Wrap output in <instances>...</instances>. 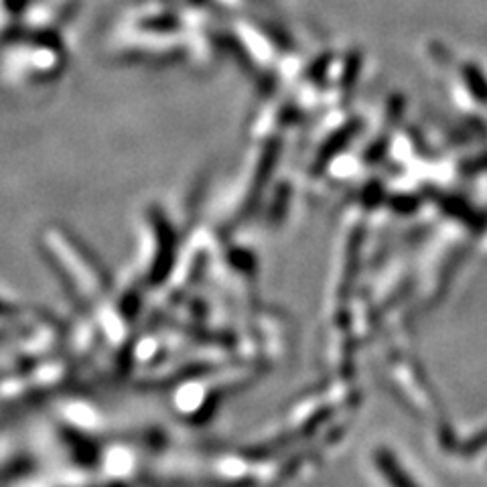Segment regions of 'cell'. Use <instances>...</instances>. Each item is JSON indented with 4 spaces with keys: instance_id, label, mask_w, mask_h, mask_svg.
Masks as SVG:
<instances>
[{
    "instance_id": "6da1fadb",
    "label": "cell",
    "mask_w": 487,
    "mask_h": 487,
    "mask_svg": "<svg viewBox=\"0 0 487 487\" xmlns=\"http://www.w3.org/2000/svg\"><path fill=\"white\" fill-rule=\"evenodd\" d=\"M376 459H378V465H379V471H382L384 477L392 483V487H419L417 483L412 482L411 475L404 474V469L396 463V459H394L392 453L379 451Z\"/></svg>"
},
{
    "instance_id": "7a4b0ae2",
    "label": "cell",
    "mask_w": 487,
    "mask_h": 487,
    "mask_svg": "<svg viewBox=\"0 0 487 487\" xmlns=\"http://www.w3.org/2000/svg\"><path fill=\"white\" fill-rule=\"evenodd\" d=\"M483 447H487V431L474 436V439L469 441V445L465 447V453H477V451H482Z\"/></svg>"
}]
</instances>
